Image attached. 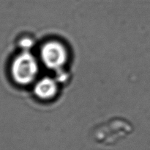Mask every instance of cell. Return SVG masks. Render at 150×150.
I'll return each mask as SVG.
<instances>
[{
	"label": "cell",
	"mask_w": 150,
	"mask_h": 150,
	"mask_svg": "<svg viewBox=\"0 0 150 150\" xmlns=\"http://www.w3.org/2000/svg\"><path fill=\"white\" fill-rule=\"evenodd\" d=\"M10 73L16 83L28 85L33 82L38 75V62L30 53H21L13 59L10 66Z\"/></svg>",
	"instance_id": "6da1fadb"
},
{
	"label": "cell",
	"mask_w": 150,
	"mask_h": 150,
	"mask_svg": "<svg viewBox=\"0 0 150 150\" xmlns=\"http://www.w3.org/2000/svg\"><path fill=\"white\" fill-rule=\"evenodd\" d=\"M41 58L44 64L51 69L64 66L67 59V53L64 46L57 41L46 43L41 49Z\"/></svg>",
	"instance_id": "7a4b0ae2"
},
{
	"label": "cell",
	"mask_w": 150,
	"mask_h": 150,
	"mask_svg": "<svg viewBox=\"0 0 150 150\" xmlns=\"http://www.w3.org/2000/svg\"><path fill=\"white\" fill-rule=\"evenodd\" d=\"M35 94L42 99H49L56 95L57 86L55 81L49 77H44L38 81L34 88Z\"/></svg>",
	"instance_id": "3957f363"
}]
</instances>
